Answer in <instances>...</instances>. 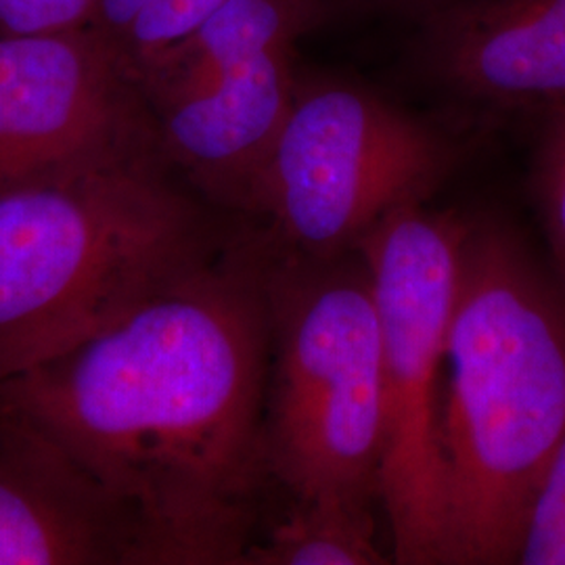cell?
<instances>
[{
  "label": "cell",
  "mask_w": 565,
  "mask_h": 565,
  "mask_svg": "<svg viewBox=\"0 0 565 565\" xmlns=\"http://www.w3.org/2000/svg\"><path fill=\"white\" fill-rule=\"evenodd\" d=\"M263 231L212 252L49 361L0 401L126 511L147 565L245 564L268 476Z\"/></svg>",
  "instance_id": "obj_1"
},
{
  "label": "cell",
  "mask_w": 565,
  "mask_h": 565,
  "mask_svg": "<svg viewBox=\"0 0 565 565\" xmlns=\"http://www.w3.org/2000/svg\"><path fill=\"white\" fill-rule=\"evenodd\" d=\"M443 564H518L565 431V285L505 218H467L448 321Z\"/></svg>",
  "instance_id": "obj_2"
},
{
  "label": "cell",
  "mask_w": 565,
  "mask_h": 565,
  "mask_svg": "<svg viewBox=\"0 0 565 565\" xmlns=\"http://www.w3.org/2000/svg\"><path fill=\"white\" fill-rule=\"evenodd\" d=\"M166 163L149 147L0 189V384L223 242Z\"/></svg>",
  "instance_id": "obj_3"
},
{
  "label": "cell",
  "mask_w": 565,
  "mask_h": 565,
  "mask_svg": "<svg viewBox=\"0 0 565 565\" xmlns=\"http://www.w3.org/2000/svg\"><path fill=\"white\" fill-rule=\"evenodd\" d=\"M266 300L268 476L294 499H380L382 331L361 252L315 258L270 243Z\"/></svg>",
  "instance_id": "obj_4"
},
{
  "label": "cell",
  "mask_w": 565,
  "mask_h": 565,
  "mask_svg": "<svg viewBox=\"0 0 565 565\" xmlns=\"http://www.w3.org/2000/svg\"><path fill=\"white\" fill-rule=\"evenodd\" d=\"M455 166L440 130L352 82L303 81L245 216L282 252L329 258L404 207L427 203Z\"/></svg>",
  "instance_id": "obj_5"
},
{
  "label": "cell",
  "mask_w": 565,
  "mask_h": 565,
  "mask_svg": "<svg viewBox=\"0 0 565 565\" xmlns=\"http://www.w3.org/2000/svg\"><path fill=\"white\" fill-rule=\"evenodd\" d=\"M467 218L427 203L385 218L359 247L382 331V467L392 562L443 564L445 348Z\"/></svg>",
  "instance_id": "obj_6"
},
{
  "label": "cell",
  "mask_w": 565,
  "mask_h": 565,
  "mask_svg": "<svg viewBox=\"0 0 565 565\" xmlns=\"http://www.w3.org/2000/svg\"><path fill=\"white\" fill-rule=\"evenodd\" d=\"M296 39L252 0H226L139 84L163 160L245 214L296 97Z\"/></svg>",
  "instance_id": "obj_7"
},
{
  "label": "cell",
  "mask_w": 565,
  "mask_h": 565,
  "mask_svg": "<svg viewBox=\"0 0 565 565\" xmlns=\"http://www.w3.org/2000/svg\"><path fill=\"white\" fill-rule=\"evenodd\" d=\"M149 147L141 93L107 42L81 30L0 34V189Z\"/></svg>",
  "instance_id": "obj_8"
},
{
  "label": "cell",
  "mask_w": 565,
  "mask_h": 565,
  "mask_svg": "<svg viewBox=\"0 0 565 565\" xmlns=\"http://www.w3.org/2000/svg\"><path fill=\"white\" fill-rule=\"evenodd\" d=\"M0 565H147L126 511L49 434L2 401Z\"/></svg>",
  "instance_id": "obj_9"
},
{
  "label": "cell",
  "mask_w": 565,
  "mask_h": 565,
  "mask_svg": "<svg viewBox=\"0 0 565 565\" xmlns=\"http://www.w3.org/2000/svg\"><path fill=\"white\" fill-rule=\"evenodd\" d=\"M422 51L436 81L486 109L539 120L565 107V0H446Z\"/></svg>",
  "instance_id": "obj_10"
},
{
  "label": "cell",
  "mask_w": 565,
  "mask_h": 565,
  "mask_svg": "<svg viewBox=\"0 0 565 565\" xmlns=\"http://www.w3.org/2000/svg\"><path fill=\"white\" fill-rule=\"evenodd\" d=\"M373 503L350 497L294 499L291 509L249 546L247 565H382Z\"/></svg>",
  "instance_id": "obj_11"
},
{
  "label": "cell",
  "mask_w": 565,
  "mask_h": 565,
  "mask_svg": "<svg viewBox=\"0 0 565 565\" xmlns=\"http://www.w3.org/2000/svg\"><path fill=\"white\" fill-rule=\"evenodd\" d=\"M224 0H147L121 42L128 46L126 70L135 86L151 76L189 41Z\"/></svg>",
  "instance_id": "obj_12"
},
{
  "label": "cell",
  "mask_w": 565,
  "mask_h": 565,
  "mask_svg": "<svg viewBox=\"0 0 565 565\" xmlns=\"http://www.w3.org/2000/svg\"><path fill=\"white\" fill-rule=\"evenodd\" d=\"M530 191L548 245V263L565 285V107L539 118Z\"/></svg>",
  "instance_id": "obj_13"
},
{
  "label": "cell",
  "mask_w": 565,
  "mask_h": 565,
  "mask_svg": "<svg viewBox=\"0 0 565 565\" xmlns=\"http://www.w3.org/2000/svg\"><path fill=\"white\" fill-rule=\"evenodd\" d=\"M518 564L565 565V431L530 509Z\"/></svg>",
  "instance_id": "obj_14"
},
{
  "label": "cell",
  "mask_w": 565,
  "mask_h": 565,
  "mask_svg": "<svg viewBox=\"0 0 565 565\" xmlns=\"http://www.w3.org/2000/svg\"><path fill=\"white\" fill-rule=\"evenodd\" d=\"M99 0H0V34H57L81 30Z\"/></svg>",
  "instance_id": "obj_15"
},
{
  "label": "cell",
  "mask_w": 565,
  "mask_h": 565,
  "mask_svg": "<svg viewBox=\"0 0 565 565\" xmlns=\"http://www.w3.org/2000/svg\"><path fill=\"white\" fill-rule=\"evenodd\" d=\"M145 4L147 0H99L95 20H99L107 34H116L121 41Z\"/></svg>",
  "instance_id": "obj_16"
},
{
  "label": "cell",
  "mask_w": 565,
  "mask_h": 565,
  "mask_svg": "<svg viewBox=\"0 0 565 565\" xmlns=\"http://www.w3.org/2000/svg\"><path fill=\"white\" fill-rule=\"evenodd\" d=\"M443 2H446V0H438V4H443Z\"/></svg>",
  "instance_id": "obj_17"
}]
</instances>
